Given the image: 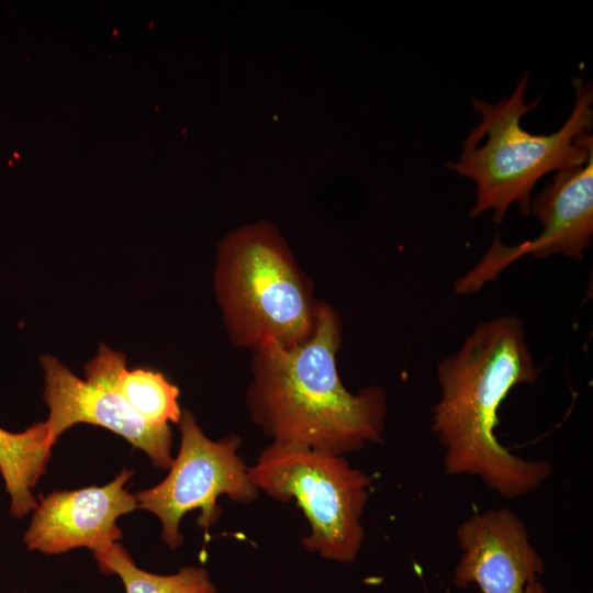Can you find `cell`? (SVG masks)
Segmentation results:
<instances>
[{
  "instance_id": "6da1fadb",
  "label": "cell",
  "mask_w": 593,
  "mask_h": 593,
  "mask_svg": "<svg viewBox=\"0 0 593 593\" xmlns=\"http://www.w3.org/2000/svg\"><path fill=\"white\" fill-rule=\"evenodd\" d=\"M538 374L523 322L512 314L478 323L460 348L438 363L432 429L444 448L448 474L478 477L508 499L540 486L550 465L512 454L495 435L507 394L534 383Z\"/></svg>"
},
{
  "instance_id": "7a4b0ae2",
  "label": "cell",
  "mask_w": 593,
  "mask_h": 593,
  "mask_svg": "<svg viewBox=\"0 0 593 593\" xmlns=\"http://www.w3.org/2000/svg\"><path fill=\"white\" fill-rule=\"evenodd\" d=\"M343 323L320 301L315 327L304 342H267L253 353L245 401L251 422L272 441L337 456L381 443L388 414L385 390L351 393L337 369Z\"/></svg>"
},
{
  "instance_id": "3957f363",
  "label": "cell",
  "mask_w": 593,
  "mask_h": 593,
  "mask_svg": "<svg viewBox=\"0 0 593 593\" xmlns=\"http://www.w3.org/2000/svg\"><path fill=\"white\" fill-rule=\"evenodd\" d=\"M528 79L526 71L512 94L497 103L471 101L481 122L463 139L458 160L447 167L474 181L472 217L493 211L494 223L501 224L512 204L529 215L532 192L540 178L584 165L593 156L592 83L580 76L573 78L575 102L563 125L551 134H530L521 121L538 105L541 96L525 102Z\"/></svg>"
},
{
  "instance_id": "277c9868",
  "label": "cell",
  "mask_w": 593,
  "mask_h": 593,
  "mask_svg": "<svg viewBox=\"0 0 593 593\" xmlns=\"http://www.w3.org/2000/svg\"><path fill=\"white\" fill-rule=\"evenodd\" d=\"M213 290L235 348L293 346L314 331L320 301L313 282L270 222L242 225L219 243Z\"/></svg>"
},
{
  "instance_id": "5b68a950",
  "label": "cell",
  "mask_w": 593,
  "mask_h": 593,
  "mask_svg": "<svg viewBox=\"0 0 593 593\" xmlns=\"http://www.w3.org/2000/svg\"><path fill=\"white\" fill-rule=\"evenodd\" d=\"M249 475L258 490L280 502L294 499L311 533L303 546L322 557L354 562L365 538L362 513L371 479L344 456L271 441Z\"/></svg>"
},
{
  "instance_id": "8992f818",
  "label": "cell",
  "mask_w": 593,
  "mask_h": 593,
  "mask_svg": "<svg viewBox=\"0 0 593 593\" xmlns=\"http://www.w3.org/2000/svg\"><path fill=\"white\" fill-rule=\"evenodd\" d=\"M178 426L180 447L168 475L157 485L134 493L138 508L158 517L161 539L171 549L183 542L179 526L186 513L200 510L197 524L208 537L221 514L216 504L220 495L250 503L259 492L249 468L237 455L242 443L238 435L212 440L189 410L182 411Z\"/></svg>"
},
{
  "instance_id": "52a82bcc",
  "label": "cell",
  "mask_w": 593,
  "mask_h": 593,
  "mask_svg": "<svg viewBox=\"0 0 593 593\" xmlns=\"http://www.w3.org/2000/svg\"><path fill=\"white\" fill-rule=\"evenodd\" d=\"M541 225L540 234L517 246L495 240L482 260L455 283L456 292L478 291L523 255L537 259L563 255L583 259L593 238V156L581 166L558 170L530 202V213Z\"/></svg>"
},
{
  "instance_id": "ba28073f",
  "label": "cell",
  "mask_w": 593,
  "mask_h": 593,
  "mask_svg": "<svg viewBox=\"0 0 593 593\" xmlns=\"http://www.w3.org/2000/svg\"><path fill=\"white\" fill-rule=\"evenodd\" d=\"M133 475L134 470L123 469L102 486L41 495L23 536L27 550L51 556L86 547L97 552L119 542L123 533L116 521L138 508L125 488Z\"/></svg>"
},
{
  "instance_id": "9c48e42d",
  "label": "cell",
  "mask_w": 593,
  "mask_h": 593,
  "mask_svg": "<svg viewBox=\"0 0 593 593\" xmlns=\"http://www.w3.org/2000/svg\"><path fill=\"white\" fill-rule=\"evenodd\" d=\"M40 362L44 370L43 399L49 410L45 422L53 445L74 425L92 424L113 432L144 451L154 467L170 468L174 458L169 425L147 423L120 394L91 385L49 354L42 355Z\"/></svg>"
},
{
  "instance_id": "30bf717a",
  "label": "cell",
  "mask_w": 593,
  "mask_h": 593,
  "mask_svg": "<svg viewBox=\"0 0 593 593\" xmlns=\"http://www.w3.org/2000/svg\"><path fill=\"white\" fill-rule=\"evenodd\" d=\"M461 557L454 572L460 589L482 593H522L545 572V562L529 540L524 522L511 510L475 513L456 530Z\"/></svg>"
},
{
  "instance_id": "8fae6325",
  "label": "cell",
  "mask_w": 593,
  "mask_h": 593,
  "mask_svg": "<svg viewBox=\"0 0 593 593\" xmlns=\"http://www.w3.org/2000/svg\"><path fill=\"white\" fill-rule=\"evenodd\" d=\"M86 381L91 385L115 392L147 423L178 424L182 410L180 390L164 373L147 369L126 368V357L105 344L85 365Z\"/></svg>"
},
{
  "instance_id": "7c38bea8",
  "label": "cell",
  "mask_w": 593,
  "mask_h": 593,
  "mask_svg": "<svg viewBox=\"0 0 593 593\" xmlns=\"http://www.w3.org/2000/svg\"><path fill=\"white\" fill-rule=\"evenodd\" d=\"M53 446L45 421L22 432L0 426V474L12 517L24 518L36 507L33 489L46 470Z\"/></svg>"
},
{
  "instance_id": "4fadbf2b",
  "label": "cell",
  "mask_w": 593,
  "mask_h": 593,
  "mask_svg": "<svg viewBox=\"0 0 593 593\" xmlns=\"http://www.w3.org/2000/svg\"><path fill=\"white\" fill-rule=\"evenodd\" d=\"M100 572L120 577L125 593H217L206 569L186 567L170 575L138 568L120 544L93 552Z\"/></svg>"
},
{
  "instance_id": "5bb4252c",
  "label": "cell",
  "mask_w": 593,
  "mask_h": 593,
  "mask_svg": "<svg viewBox=\"0 0 593 593\" xmlns=\"http://www.w3.org/2000/svg\"><path fill=\"white\" fill-rule=\"evenodd\" d=\"M522 593H549V592L544 588V585L538 580H535L528 583Z\"/></svg>"
}]
</instances>
